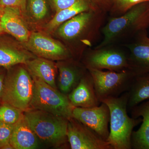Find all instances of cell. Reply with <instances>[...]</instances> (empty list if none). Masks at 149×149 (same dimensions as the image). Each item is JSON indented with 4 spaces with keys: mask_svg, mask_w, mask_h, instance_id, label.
<instances>
[{
    "mask_svg": "<svg viewBox=\"0 0 149 149\" xmlns=\"http://www.w3.org/2000/svg\"><path fill=\"white\" fill-rule=\"evenodd\" d=\"M149 27V2L136 5L118 17H111L102 27L103 39L95 47L98 49L113 45L129 38H133Z\"/></svg>",
    "mask_w": 149,
    "mask_h": 149,
    "instance_id": "obj_1",
    "label": "cell"
},
{
    "mask_svg": "<svg viewBox=\"0 0 149 149\" xmlns=\"http://www.w3.org/2000/svg\"><path fill=\"white\" fill-rule=\"evenodd\" d=\"M106 14L94 9L81 13L59 26L58 35L68 42H78L83 50L97 40Z\"/></svg>",
    "mask_w": 149,
    "mask_h": 149,
    "instance_id": "obj_2",
    "label": "cell"
},
{
    "mask_svg": "<svg viewBox=\"0 0 149 149\" xmlns=\"http://www.w3.org/2000/svg\"><path fill=\"white\" fill-rule=\"evenodd\" d=\"M128 92L119 97H110L102 102L109 108V134L107 142L113 149H132L131 138L133 129L142 122L141 117L135 118L128 114Z\"/></svg>",
    "mask_w": 149,
    "mask_h": 149,
    "instance_id": "obj_3",
    "label": "cell"
},
{
    "mask_svg": "<svg viewBox=\"0 0 149 149\" xmlns=\"http://www.w3.org/2000/svg\"><path fill=\"white\" fill-rule=\"evenodd\" d=\"M24 112L27 122L39 140L56 147L65 146L68 142L69 119L40 110L32 109Z\"/></svg>",
    "mask_w": 149,
    "mask_h": 149,
    "instance_id": "obj_4",
    "label": "cell"
},
{
    "mask_svg": "<svg viewBox=\"0 0 149 149\" xmlns=\"http://www.w3.org/2000/svg\"><path fill=\"white\" fill-rule=\"evenodd\" d=\"M32 77L34 82V92L30 107L68 119L72 118L74 107L70 103L68 95L40 78Z\"/></svg>",
    "mask_w": 149,
    "mask_h": 149,
    "instance_id": "obj_5",
    "label": "cell"
},
{
    "mask_svg": "<svg viewBox=\"0 0 149 149\" xmlns=\"http://www.w3.org/2000/svg\"><path fill=\"white\" fill-rule=\"evenodd\" d=\"M34 92V82L29 72L19 67L4 79L1 100L21 111L30 109Z\"/></svg>",
    "mask_w": 149,
    "mask_h": 149,
    "instance_id": "obj_6",
    "label": "cell"
},
{
    "mask_svg": "<svg viewBox=\"0 0 149 149\" xmlns=\"http://www.w3.org/2000/svg\"><path fill=\"white\" fill-rule=\"evenodd\" d=\"M93 78L96 94L99 101L119 97L128 92L136 76L130 69L120 72L88 69Z\"/></svg>",
    "mask_w": 149,
    "mask_h": 149,
    "instance_id": "obj_7",
    "label": "cell"
},
{
    "mask_svg": "<svg viewBox=\"0 0 149 149\" xmlns=\"http://www.w3.org/2000/svg\"><path fill=\"white\" fill-rule=\"evenodd\" d=\"M83 64L88 70L120 72L130 69L128 53L111 46L89 50L85 54Z\"/></svg>",
    "mask_w": 149,
    "mask_h": 149,
    "instance_id": "obj_8",
    "label": "cell"
},
{
    "mask_svg": "<svg viewBox=\"0 0 149 149\" xmlns=\"http://www.w3.org/2000/svg\"><path fill=\"white\" fill-rule=\"evenodd\" d=\"M72 117L107 141L109 134L110 113L106 104L101 102L100 105L91 108L74 107Z\"/></svg>",
    "mask_w": 149,
    "mask_h": 149,
    "instance_id": "obj_9",
    "label": "cell"
},
{
    "mask_svg": "<svg viewBox=\"0 0 149 149\" xmlns=\"http://www.w3.org/2000/svg\"><path fill=\"white\" fill-rule=\"evenodd\" d=\"M67 136L72 149H113L108 142L73 117L68 120Z\"/></svg>",
    "mask_w": 149,
    "mask_h": 149,
    "instance_id": "obj_10",
    "label": "cell"
},
{
    "mask_svg": "<svg viewBox=\"0 0 149 149\" xmlns=\"http://www.w3.org/2000/svg\"><path fill=\"white\" fill-rule=\"evenodd\" d=\"M25 43L29 51L40 57L57 61L72 58L71 53L65 46L44 33L32 32Z\"/></svg>",
    "mask_w": 149,
    "mask_h": 149,
    "instance_id": "obj_11",
    "label": "cell"
},
{
    "mask_svg": "<svg viewBox=\"0 0 149 149\" xmlns=\"http://www.w3.org/2000/svg\"><path fill=\"white\" fill-rule=\"evenodd\" d=\"M125 45L130 70L135 75L149 73V37L147 30L139 32Z\"/></svg>",
    "mask_w": 149,
    "mask_h": 149,
    "instance_id": "obj_12",
    "label": "cell"
},
{
    "mask_svg": "<svg viewBox=\"0 0 149 149\" xmlns=\"http://www.w3.org/2000/svg\"><path fill=\"white\" fill-rule=\"evenodd\" d=\"M68 97L74 107H93L101 103L96 94L93 79L88 70Z\"/></svg>",
    "mask_w": 149,
    "mask_h": 149,
    "instance_id": "obj_13",
    "label": "cell"
},
{
    "mask_svg": "<svg viewBox=\"0 0 149 149\" xmlns=\"http://www.w3.org/2000/svg\"><path fill=\"white\" fill-rule=\"evenodd\" d=\"M71 59L64 60L58 65V86L60 91L67 95L77 86L88 71L84 65H80Z\"/></svg>",
    "mask_w": 149,
    "mask_h": 149,
    "instance_id": "obj_14",
    "label": "cell"
},
{
    "mask_svg": "<svg viewBox=\"0 0 149 149\" xmlns=\"http://www.w3.org/2000/svg\"><path fill=\"white\" fill-rule=\"evenodd\" d=\"M130 111L131 117L142 118L140 128L132 133V149H149V99L133 107Z\"/></svg>",
    "mask_w": 149,
    "mask_h": 149,
    "instance_id": "obj_15",
    "label": "cell"
},
{
    "mask_svg": "<svg viewBox=\"0 0 149 149\" xmlns=\"http://www.w3.org/2000/svg\"><path fill=\"white\" fill-rule=\"evenodd\" d=\"M20 10L12 7H4L1 25L5 32L22 42L26 43L30 36L29 30L19 15Z\"/></svg>",
    "mask_w": 149,
    "mask_h": 149,
    "instance_id": "obj_16",
    "label": "cell"
},
{
    "mask_svg": "<svg viewBox=\"0 0 149 149\" xmlns=\"http://www.w3.org/2000/svg\"><path fill=\"white\" fill-rule=\"evenodd\" d=\"M39 141L23 114L14 124L10 145L15 149H37L39 147Z\"/></svg>",
    "mask_w": 149,
    "mask_h": 149,
    "instance_id": "obj_17",
    "label": "cell"
},
{
    "mask_svg": "<svg viewBox=\"0 0 149 149\" xmlns=\"http://www.w3.org/2000/svg\"><path fill=\"white\" fill-rule=\"evenodd\" d=\"M25 64L32 76L40 78L53 88L57 89L56 83V66L50 60L36 58L28 61Z\"/></svg>",
    "mask_w": 149,
    "mask_h": 149,
    "instance_id": "obj_18",
    "label": "cell"
},
{
    "mask_svg": "<svg viewBox=\"0 0 149 149\" xmlns=\"http://www.w3.org/2000/svg\"><path fill=\"white\" fill-rule=\"evenodd\" d=\"M128 110L149 99V73L135 76L128 91Z\"/></svg>",
    "mask_w": 149,
    "mask_h": 149,
    "instance_id": "obj_19",
    "label": "cell"
},
{
    "mask_svg": "<svg viewBox=\"0 0 149 149\" xmlns=\"http://www.w3.org/2000/svg\"><path fill=\"white\" fill-rule=\"evenodd\" d=\"M31 56L26 52L8 42L0 39V66L9 68L18 64H25Z\"/></svg>",
    "mask_w": 149,
    "mask_h": 149,
    "instance_id": "obj_20",
    "label": "cell"
},
{
    "mask_svg": "<svg viewBox=\"0 0 149 149\" xmlns=\"http://www.w3.org/2000/svg\"><path fill=\"white\" fill-rule=\"evenodd\" d=\"M94 9L89 0H78L73 5L57 12L47 24L48 31H52L61 24L81 13Z\"/></svg>",
    "mask_w": 149,
    "mask_h": 149,
    "instance_id": "obj_21",
    "label": "cell"
},
{
    "mask_svg": "<svg viewBox=\"0 0 149 149\" xmlns=\"http://www.w3.org/2000/svg\"><path fill=\"white\" fill-rule=\"evenodd\" d=\"M147 2H149V0H112L109 12L112 17H116L123 14L136 5Z\"/></svg>",
    "mask_w": 149,
    "mask_h": 149,
    "instance_id": "obj_22",
    "label": "cell"
},
{
    "mask_svg": "<svg viewBox=\"0 0 149 149\" xmlns=\"http://www.w3.org/2000/svg\"><path fill=\"white\" fill-rule=\"evenodd\" d=\"M23 114L21 110L8 104L0 106V122L15 124Z\"/></svg>",
    "mask_w": 149,
    "mask_h": 149,
    "instance_id": "obj_23",
    "label": "cell"
},
{
    "mask_svg": "<svg viewBox=\"0 0 149 149\" xmlns=\"http://www.w3.org/2000/svg\"><path fill=\"white\" fill-rule=\"evenodd\" d=\"M30 13L34 18L42 19L46 16L47 8L45 0H28Z\"/></svg>",
    "mask_w": 149,
    "mask_h": 149,
    "instance_id": "obj_24",
    "label": "cell"
},
{
    "mask_svg": "<svg viewBox=\"0 0 149 149\" xmlns=\"http://www.w3.org/2000/svg\"><path fill=\"white\" fill-rule=\"evenodd\" d=\"M14 124L0 122V148L7 149L10 146Z\"/></svg>",
    "mask_w": 149,
    "mask_h": 149,
    "instance_id": "obj_25",
    "label": "cell"
},
{
    "mask_svg": "<svg viewBox=\"0 0 149 149\" xmlns=\"http://www.w3.org/2000/svg\"><path fill=\"white\" fill-rule=\"evenodd\" d=\"M95 9L107 13L111 8L112 0H89Z\"/></svg>",
    "mask_w": 149,
    "mask_h": 149,
    "instance_id": "obj_26",
    "label": "cell"
},
{
    "mask_svg": "<svg viewBox=\"0 0 149 149\" xmlns=\"http://www.w3.org/2000/svg\"><path fill=\"white\" fill-rule=\"evenodd\" d=\"M27 0H0V6L2 7H12L24 11Z\"/></svg>",
    "mask_w": 149,
    "mask_h": 149,
    "instance_id": "obj_27",
    "label": "cell"
},
{
    "mask_svg": "<svg viewBox=\"0 0 149 149\" xmlns=\"http://www.w3.org/2000/svg\"><path fill=\"white\" fill-rule=\"evenodd\" d=\"M56 12L73 5L78 0H50Z\"/></svg>",
    "mask_w": 149,
    "mask_h": 149,
    "instance_id": "obj_28",
    "label": "cell"
},
{
    "mask_svg": "<svg viewBox=\"0 0 149 149\" xmlns=\"http://www.w3.org/2000/svg\"><path fill=\"white\" fill-rule=\"evenodd\" d=\"M4 77L2 74H0V101L1 100L3 91Z\"/></svg>",
    "mask_w": 149,
    "mask_h": 149,
    "instance_id": "obj_29",
    "label": "cell"
},
{
    "mask_svg": "<svg viewBox=\"0 0 149 149\" xmlns=\"http://www.w3.org/2000/svg\"><path fill=\"white\" fill-rule=\"evenodd\" d=\"M4 7L0 6V34H2L3 32H4L1 25V17L3 14V11Z\"/></svg>",
    "mask_w": 149,
    "mask_h": 149,
    "instance_id": "obj_30",
    "label": "cell"
}]
</instances>
